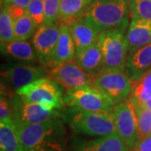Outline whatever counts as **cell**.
Masks as SVG:
<instances>
[{"label":"cell","mask_w":151,"mask_h":151,"mask_svg":"<svg viewBox=\"0 0 151 151\" xmlns=\"http://www.w3.org/2000/svg\"><path fill=\"white\" fill-rule=\"evenodd\" d=\"M13 119V109L10 101L7 99L6 95L1 94L0 99V121Z\"/></svg>","instance_id":"cell-29"},{"label":"cell","mask_w":151,"mask_h":151,"mask_svg":"<svg viewBox=\"0 0 151 151\" xmlns=\"http://www.w3.org/2000/svg\"><path fill=\"white\" fill-rule=\"evenodd\" d=\"M11 98L13 121L16 124H39L59 117L57 109L49 110L40 104L28 102L18 94L12 96Z\"/></svg>","instance_id":"cell-10"},{"label":"cell","mask_w":151,"mask_h":151,"mask_svg":"<svg viewBox=\"0 0 151 151\" xmlns=\"http://www.w3.org/2000/svg\"><path fill=\"white\" fill-rule=\"evenodd\" d=\"M0 147L4 151H24L13 119L0 121Z\"/></svg>","instance_id":"cell-20"},{"label":"cell","mask_w":151,"mask_h":151,"mask_svg":"<svg viewBox=\"0 0 151 151\" xmlns=\"http://www.w3.org/2000/svg\"><path fill=\"white\" fill-rule=\"evenodd\" d=\"M15 124L24 151H63L65 128L59 117L39 124Z\"/></svg>","instance_id":"cell-1"},{"label":"cell","mask_w":151,"mask_h":151,"mask_svg":"<svg viewBox=\"0 0 151 151\" xmlns=\"http://www.w3.org/2000/svg\"><path fill=\"white\" fill-rule=\"evenodd\" d=\"M45 70L48 78L67 91L86 85H92L94 79L92 76L87 74L81 69L76 63L75 58L45 68Z\"/></svg>","instance_id":"cell-7"},{"label":"cell","mask_w":151,"mask_h":151,"mask_svg":"<svg viewBox=\"0 0 151 151\" xmlns=\"http://www.w3.org/2000/svg\"><path fill=\"white\" fill-rule=\"evenodd\" d=\"M3 53L22 60H36L38 55L31 44L27 40H13L10 42L1 43Z\"/></svg>","instance_id":"cell-22"},{"label":"cell","mask_w":151,"mask_h":151,"mask_svg":"<svg viewBox=\"0 0 151 151\" xmlns=\"http://www.w3.org/2000/svg\"><path fill=\"white\" fill-rule=\"evenodd\" d=\"M150 67L151 44H150L129 54L125 64V72L131 81H135Z\"/></svg>","instance_id":"cell-15"},{"label":"cell","mask_w":151,"mask_h":151,"mask_svg":"<svg viewBox=\"0 0 151 151\" xmlns=\"http://www.w3.org/2000/svg\"><path fill=\"white\" fill-rule=\"evenodd\" d=\"M75 60L82 70L93 77H96L103 70V55L97 43L81 50H76Z\"/></svg>","instance_id":"cell-14"},{"label":"cell","mask_w":151,"mask_h":151,"mask_svg":"<svg viewBox=\"0 0 151 151\" xmlns=\"http://www.w3.org/2000/svg\"><path fill=\"white\" fill-rule=\"evenodd\" d=\"M134 110L139 139L141 141L151 135V110L144 105H134Z\"/></svg>","instance_id":"cell-23"},{"label":"cell","mask_w":151,"mask_h":151,"mask_svg":"<svg viewBox=\"0 0 151 151\" xmlns=\"http://www.w3.org/2000/svg\"><path fill=\"white\" fill-rule=\"evenodd\" d=\"M64 102L74 109L86 112L110 111L114 105L110 97L91 85L67 91Z\"/></svg>","instance_id":"cell-6"},{"label":"cell","mask_w":151,"mask_h":151,"mask_svg":"<svg viewBox=\"0 0 151 151\" xmlns=\"http://www.w3.org/2000/svg\"><path fill=\"white\" fill-rule=\"evenodd\" d=\"M92 0H60L57 25H70L79 20Z\"/></svg>","instance_id":"cell-18"},{"label":"cell","mask_w":151,"mask_h":151,"mask_svg":"<svg viewBox=\"0 0 151 151\" xmlns=\"http://www.w3.org/2000/svg\"><path fill=\"white\" fill-rule=\"evenodd\" d=\"M133 151H151V135L139 141L134 148H133Z\"/></svg>","instance_id":"cell-31"},{"label":"cell","mask_w":151,"mask_h":151,"mask_svg":"<svg viewBox=\"0 0 151 151\" xmlns=\"http://www.w3.org/2000/svg\"><path fill=\"white\" fill-rule=\"evenodd\" d=\"M14 38V21L5 8L1 9L0 14V40L1 43L10 42Z\"/></svg>","instance_id":"cell-25"},{"label":"cell","mask_w":151,"mask_h":151,"mask_svg":"<svg viewBox=\"0 0 151 151\" xmlns=\"http://www.w3.org/2000/svg\"><path fill=\"white\" fill-rule=\"evenodd\" d=\"M97 44L103 55V70H125V64L129 55V46L124 32L107 31L101 33Z\"/></svg>","instance_id":"cell-5"},{"label":"cell","mask_w":151,"mask_h":151,"mask_svg":"<svg viewBox=\"0 0 151 151\" xmlns=\"http://www.w3.org/2000/svg\"><path fill=\"white\" fill-rule=\"evenodd\" d=\"M31 1L32 0H4L6 4H14V5L19 6L26 9Z\"/></svg>","instance_id":"cell-32"},{"label":"cell","mask_w":151,"mask_h":151,"mask_svg":"<svg viewBox=\"0 0 151 151\" xmlns=\"http://www.w3.org/2000/svg\"><path fill=\"white\" fill-rule=\"evenodd\" d=\"M113 116L117 134L129 149L134 148L139 142L134 105L128 97L114 104L109 111Z\"/></svg>","instance_id":"cell-9"},{"label":"cell","mask_w":151,"mask_h":151,"mask_svg":"<svg viewBox=\"0 0 151 151\" xmlns=\"http://www.w3.org/2000/svg\"><path fill=\"white\" fill-rule=\"evenodd\" d=\"M128 0H92L79 20L100 33L125 32L129 24Z\"/></svg>","instance_id":"cell-2"},{"label":"cell","mask_w":151,"mask_h":151,"mask_svg":"<svg viewBox=\"0 0 151 151\" xmlns=\"http://www.w3.org/2000/svg\"><path fill=\"white\" fill-rule=\"evenodd\" d=\"M1 151H4V150H1Z\"/></svg>","instance_id":"cell-34"},{"label":"cell","mask_w":151,"mask_h":151,"mask_svg":"<svg viewBox=\"0 0 151 151\" xmlns=\"http://www.w3.org/2000/svg\"><path fill=\"white\" fill-rule=\"evenodd\" d=\"M130 15L151 20V0H128Z\"/></svg>","instance_id":"cell-26"},{"label":"cell","mask_w":151,"mask_h":151,"mask_svg":"<svg viewBox=\"0 0 151 151\" xmlns=\"http://www.w3.org/2000/svg\"><path fill=\"white\" fill-rule=\"evenodd\" d=\"M144 106L146 107L147 108H149L150 110H151V99L150 100H149L148 102H146V103L144 104Z\"/></svg>","instance_id":"cell-33"},{"label":"cell","mask_w":151,"mask_h":151,"mask_svg":"<svg viewBox=\"0 0 151 151\" xmlns=\"http://www.w3.org/2000/svg\"><path fill=\"white\" fill-rule=\"evenodd\" d=\"M70 125L76 133L89 136H108L117 134L113 116L109 111L86 112L74 109Z\"/></svg>","instance_id":"cell-3"},{"label":"cell","mask_w":151,"mask_h":151,"mask_svg":"<svg viewBox=\"0 0 151 151\" xmlns=\"http://www.w3.org/2000/svg\"><path fill=\"white\" fill-rule=\"evenodd\" d=\"M27 14L31 17L36 28L45 23L44 0H32L27 8Z\"/></svg>","instance_id":"cell-27"},{"label":"cell","mask_w":151,"mask_h":151,"mask_svg":"<svg viewBox=\"0 0 151 151\" xmlns=\"http://www.w3.org/2000/svg\"><path fill=\"white\" fill-rule=\"evenodd\" d=\"M91 86L105 93L117 104L129 97L132 81L125 70H107L94 77Z\"/></svg>","instance_id":"cell-8"},{"label":"cell","mask_w":151,"mask_h":151,"mask_svg":"<svg viewBox=\"0 0 151 151\" xmlns=\"http://www.w3.org/2000/svg\"><path fill=\"white\" fill-rule=\"evenodd\" d=\"M4 6L9 12L13 21H15L16 19L27 14V9L19 6L14 5V4H4Z\"/></svg>","instance_id":"cell-30"},{"label":"cell","mask_w":151,"mask_h":151,"mask_svg":"<svg viewBox=\"0 0 151 151\" xmlns=\"http://www.w3.org/2000/svg\"><path fill=\"white\" fill-rule=\"evenodd\" d=\"M15 94L23 97L28 102L40 104L49 110L60 109L65 105L59 86L47 77L22 87Z\"/></svg>","instance_id":"cell-4"},{"label":"cell","mask_w":151,"mask_h":151,"mask_svg":"<svg viewBox=\"0 0 151 151\" xmlns=\"http://www.w3.org/2000/svg\"><path fill=\"white\" fill-rule=\"evenodd\" d=\"M76 50L89 47L97 43L100 33L85 22L77 20L69 25Z\"/></svg>","instance_id":"cell-19"},{"label":"cell","mask_w":151,"mask_h":151,"mask_svg":"<svg viewBox=\"0 0 151 151\" xmlns=\"http://www.w3.org/2000/svg\"><path fill=\"white\" fill-rule=\"evenodd\" d=\"M60 26L57 24H43L37 28L33 35L34 48L38 55V59L46 66L53 56L55 49L60 38Z\"/></svg>","instance_id":"cell-12"},{"label":"cell","mask_w":151,"mask_h":151,"mask_svg":"<svg viewBox=\"0 0 151 151\" xmlns=\"http://www.w3.org/2000/svg\"><path fill=\"white\" fill-rule=\"evenodd\" d=\"M45 24H57L60 0H44Z\"/></svg>","instance_id":"cell-28"},{"label":"cell","mask_w":151,"mask_h":151,"mask_svg":"<svg viewBox=\"0 0 151 151\" xmlns=\"http://www.w3.org/2000/svg\"><path fill=\"white\" fill-rule=\"evenodd\" d=\"M125 36L129 54L151 44V20L132 18Z\"/></svg>","instance_id":"cell-13"},{"label":"cell","mask_w":151,"mask_h":151,"mask_svg":"<svg viewBox=\"0 0 151 151\" xmlns=\"http://www.w3.org/2000/svg\"><path fill=\"white\" fill-rule=\"evenodd\" d=\"M47 76L45 68L36 67L33 65H17L11 67L10 69L2 72V78L4 81V88L1 93L6 94L9 92L10 97V92H16L24 86H27L34 81H37Z\"/></svg>","instance_id":"cell-11"},{"label":"cell","mask_w":151,"mask_h":151,"mask_svg":"<svg viewBox=\"0 0 151 151\" xmlns=\"http://www.w3.org/2000/svg\"><path fill=\"white\" fill-rule=\"evenodd\" d=\"M14 40H27L37 29L35 22L28 14L14 21Z\"/></svg>","instance_id":"cell-24"},{"label":"cell","mask_w":151,"mask_h":151,"mask_svg":"<svg viewBox=\"0 0 151 151\" xmlns=\"http://www.w3.org/2000/svg\"><path fill=\"white\" fill-rule=\"evenodd\" d=\"M134 105H144L151 99V68L132 81L131 92L129 97Z\"/></svg>","instance_id":"cell-21"},{"label":"cell","mask_w":151,"mask_h":151,"mask_svg":"<svg viewBox=\"0 0 151 151\" xmlns=\"http://www.w3.org/2000/svg\"><path fill=\"white\" fill-rule=\"evenodd\" d=\"M130 149L118 134L76 144L74 151H129Z\"/></svg>","instance_id":"cell-16"},{"label":"cell","mask_w":151,"mask_h":151,"mask_svg":"<svg viewBox=\"0 0 151 151\" xmlns=\"http://www.w3.org/2000/svg\"><path fill=\"white\" fill-rule=\"evenodd\" d=\"M60 38L56 47L55 49L53 56L50 63L45 68L57 65L75 58L76 49L73 38L68 25L60 26Z\"/></svg>","instance_id":"cell-17"}]
</instances>
